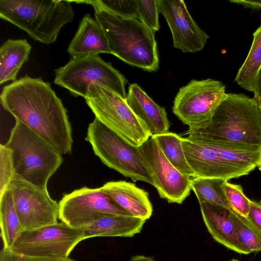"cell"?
<instances>
[{
	"mask_svg": "<svg viewBox=\"0 0 261 261\" xmlns=\"http://www.w3.org/2000/svg\"><path fill=\"white\" fill-rule=\"evenodd\" d=\"M95 19L106 34L112 54L127 64L156 71L159 58L155 32L137 19L124 18L93 6Z\"/></svg>",
	"mask_w": 261,
	"mask_h": 261,
	"instance_id": "cell-3",
	"label": "cell"
},
{
	"mask_svg": "<svg viewBox=\"0 0 261 261\" xmlns=\"http://www.w3.org/2000/svg\"><path fill=\"white\" fill-rule=\"evenodd\" d=\"M4 109L61 154L71 152L72 128L62 100L48 82L28 75L5 86Z\"/></svg>",
	"mask_w": 261,
	"mask_h": 261,
	"instance_id": "cell-1",
	"label": "cell"
},
{
	"mask_svg": "<svg viewBox=\"0 0 261 261\" xmlns=\"http://www.w3.org/2000/svg\"><path fill=\"white\" fill-rule=\"evenodd\" d=\"M168 161L181 173L195 177V173L186 159L181 144L182 138L172 133L152 136Z\"/></svg>",
	"mask_w": 261,
	"mask_h": 261,
	"instance_id": "cell-24",
	"label": "cell"
},
{
	"mask_svg": "<svg viewBox=\"0 0 261 261\" xmlns=\"http://www.w3.org/2000/svg\"><path fill=\"white\" fill-rule=\"evenodd\" d=\"M15 175L12 152L5 144L0 145V196L8 189Z\"/></svg>",
	"mask_w": 261,
	"mask_h": 261,
	"instance_id": "cell-30",
	"label": "cell"
},
{
	"mask_svg": "<svg viewBox=\"0 0 261 261\" xmlns=\"http://www.w3.org/2000/svg\"><path fill=\"white\" fill-rule=\"evenodd\" d=\"M199 204L205 225L215 241L239 254H250L239 240L235 225L230 216V208L206 203Z\"/></svg>",
	"mask_w": 261,
	"mask_h": 261,
	"instance_id": "cell-16",
	"label": "cell"
},
{
	"mask_svg": "<svg viewBox=\"0 0 261 261\" xmlns=\"http://www.w3.org/2000/svg\"><path fill=\"white\" fill-rule=\"evenodd\" d=\"M71 57L111 54L106 34L99 23L89 14H85L67 48Z\"/></svg>",
	"mask_w": 261,
	"mask_h": 261,
	"instance_id": "cell-19",
	"label": "cell"
},
{
	"mask_svg": "<svg viewBox=\"0 0 261 261\" xmlns=\"http://www.w3.org/2000/svg\"><path fill=\"white\" fill-rule=\"evenodd\" d=\"M229 2L242 5L245 8L253 10L261 9V0H229Z\"/></svg>",
	"mask_w": 261,
	"mask_h": 261,
	"instance_id": "cell-33",
	"label": "cell"
},
{
	"mask_svg": "<svg viewBox=\"0 0 261 261\" xmlns=\"http://www.w3.org/2000/svg\"><path fill=\"white\" fill-rule=\"evenodd\" d=\"M239 240L250 253L261 251V231L247 218L230 208Z\"/></svg>",
	"mask_w": 261,
	"mask_h": 261,
	"instance_id": "cell-26",
	"label": "cell"
},
{
	"mask_svg": "<svg viewBox=\"0 0 261 261\" xmlns=\"http://www.w3.org/2000/svg\"><path fill=\"white\" fill-rule=\"evenodd\" d=\"M59 219L72 228L82 229L107 214L132 216L99 188L86 187L63 196L59 203Z\"/></svg>",
	"mask_w": 261,
	"mask_h": 261,
	"instance_id": "cell-11",
	"label": "cell"
},
{
	"mask_svg": "<svg viewBox=\"0 0 261 261\" xmlns=\"http://www.w3.org/2000/svg\"><path fill=\"white\" fill-rule=\"evenodd\" d=\"M226 94L225 86L220 81L192 80L179 89L172 112L189 128L199 127L210 120Z\"/></svg>",
	"mask_w": 261,
	"mask_h": 261,
	"instance_id": "cell-10",
	"label": "cell"
},
{
	"mask_svg": "<svg viewBox=\"0 0 261 261\" xmlns=\"http://www.w3.org/2000/svg\"><path fill=\"white\" fill-rule=\"evenodd\" d=\"M82 230L61 222L38 228L24 230L9 250L14 253L39 257H68L83 241Z\"/></svg>",
	"mask_w": 261,
	"mask_h": 261,
	"instance_id": "cell-9",
	"label": "cell"
},
{
	"mask_svg": "<svg viewBox=\"0 0 261 261\" xmlns=\"http://www.w3.org/2000/svg\"><path fill=\"white\" fill-rule=\"evenodd\" d=\"M159 12L171 32L174 48L183 53L202 50L209 38L192 17L182 0H158Z\"/></svg>",
	"mask_w": 261,
	"mask_h": 261,
	"instance_id": "cell-14",
	"label": "cell"
},
{
	"mask_svg": "<svg viewBox=\"0 0 261 261\" xmlns=\"http://www.w3.org/2000/svg\"><path fill=\"white\" fill-rule=\"evenodd\" d=\"M97 6L118 16L124 18L138 19L136 0H94L74 1Z\"/></svg>",
	"mask_w": 261,
	"mask_h": 261,
	"instance_id": "cell-27",
	"label": "cell"
},
{
	"mask_svg": "<svg viewBox=\"0 0 261 261\" xmlns=\"http://www.w3.org/2000/svg\"><path fill=\"white\" fill-rule=\"evenodd\" d=\"M247 218L261 231V200H251Z\"/></svg>",
	"mask_w": 261,
	"mask_h": 261,
	"instance_id": "cell-32",
	"label": "cell"
},
{
	"mask_svg": "<svg viewBox=\"0 0 261 261\" xmlns=\"http://www.w3.org/2000/svg\"><path fill=\"white\" fill-rule=\"evenodd\" d=\"M116 204L131 215L145 220L150 218L153 208L147 192L125 181H109L100 187Z\"/></svg>",
	"mask_w": 261,
	"mask_h": 261,
	"instance_id": "cell-18",
	"label": "cell"
},
{
	"mask_svg": "<svg viewBox=\"0 0 261 261\" xmlns=\"http://www.w3.org/2000/svg\"><path fill=\"white\" fill-rule=\"evenodd\" d=\"M0 226L3 249L9 250L16 238L24 230L9 188L0 196Z\"/></svg>",
	"mask_w": 261,
	"mask_h": 261,
	"instance_id": "cell-22",
	"label": "cell"
},
{
	"mask_svg": "<svg viewBox=\"0 0 261 261\" xmlns=\"http://www.w3.org/2000/svg\"><path fill=\"white\" fill-rule=\"evenodd\" d=\"M258 167L259 170L261 171V159H260V164Z\"/></svg>",
	"mask_w": 261,
	"mask_h": 261,
	"instance_id": "cell-36",
	"label": "cell"
},
{
	"mask_svg": "<svg viewBox=\"0 0 261 261\" xmlns=\"http://www.w3.org/2000/svg\"><path fill=\"white\" fill-rule=\"evenodd\" d=\"M139 147L160 197L169 203L181 204L192 190L190 177L181 173L168 161L152 137Z\"/></svg>",
	"mask_w": 261,
	"mask_h": 261,
	"instance_id": "cell-13",
	"label": "cell"
},
{
	"mask_svg": "<svg viewBox=\"0 0 261 261\" xmlns=\"http://www.w3.org/2000/svg\"><path fill=\"white\" fill-rule=\"evenodd\" d=\"M85 140L108 167L134 181H143L154 187L152 173L139 147L128 143L97 118L89 124Z\"/></svg>",
	"mask_w": 261,
	"mask_h": 261,
	"instance_id": "cell-6",
	"label": "cell"
},
{
	"mask_svg": "<svg viewBox=\"0 0 261 261\" xmlns=\"http://www.w3.org/2000/svg\"><path fill=\"white\" fill-rule=\"evenodd\" d=\"M24 230L57 223L59 203L50 196L47 189L31 184L15 175L8 188Z\"/></svg>",
	"mask_w": 261,
	"mask_h": 261,
	"instance_id": "cell-12",
	"label": "cell"
},
{
	"mask_svg": "<svg viewBox=\"0 0 261 261\" xmlns=\"http://www.w3.org/2000/svg\"><path fill=\"white\" fill-rule=\"evenodd\" d=\"M126 100L151 137L169 132L170 123L165 108L155 102L137 84L129 85Z\"/></svg>",
	"mask_w": 261,
	"mask_h": 261,
	"instance_id": "cell-17",
	"label": "cell"
},
{
	"mask_svg": "<svg viewBox=\"0 0 261 261\" xmlns=\"http://www.w3.org/2000/svg\"><path fill=\"white\" fill-rule=\"evenodd\" d=\"M54 83L76 97L85 98L91 84L106 86L126 99L127 80L110 62L98 55L71 57L64 66L55 70Z\"/></svg>",
	"mask_w": 261,
	"mask_h": 261,
	"instance_id": "cell-8",
	"label": "cell"
},
{
	"mask_svg": "<svg viewBox=\"0 0 261 261\" xmlns=\"http://www.w3.org/2000/svg\"><path fill=\"white\" fill-rule=\"evenodd\" d=\"M11 151L15 175L44 189L63 159L45 140L18 121L5 144Z\"/></svg>",
	"mask_w": 261,
	"mask_h": 261,
	"instance_id": "cell-5",
	"label": "cell"
},
{
	"mask_svg": "<svg viewBox=\"0 0 261 261\" xmlns=\"http://www.w3.org/2000/svg\"><path fill=\"white\" fill-rule=\"evenodd\" d=\"M84 98L95 118L132 145L139 147L151 137L126 99L109 88L91 84Z\"/></svg>",
	"mask_w": 261,
	"mask_h": 261,
	"instance_id": "cell-7",
	"label": "cell"
},
{
	"mask_svg": "<svg viewBox=\"0 0 261 261\" xmlns=\"http://www.w3.org/2000/svg\"><path fill=\"white\" fill-rule=\"evenodd\" d=\"M146 220L134 216L105 215L81 229L83 240L93 237H133L141 232Z\"/></svg>",
	"mask_w": 261,
	"mask_h": 261,
	"instance_id": "cell-20",
	"label": "cell"
},
{
	"mask_svg": "<svg viewBox=\"0 0 261 261\" xmlns=\"http://www.w3.org/2000/svg\"><path fill=\"white\" fill-rule=\"evenodd\" d=\"M224 181L212 178H192L191 189L194 192L199 204L206 203L230 208L221 188V185Z\"/></svg>",
	"mask_w": 261,
	"mask_h": 261,
	"instance_id": "cell-25",
	"label": "cell"
},
{
	"mask_svg": "<svg viewBox=\"0 0 261 261\" xmlns=\"http://www.w3.org/2000/svg\"><path fill=\"white\" fill-rule=\"evenodd\" d=\"M138 19L149 29L156 32L160 29L158 0H136Z\"/></svg>",
	"mask_w": 261,
	"mask_h": 261,
	"instance_id": "cell-29",
	"label": "cell"
},
{
	"mask_svg": "<svg viewBox=\"0 0 261 261\" xmlns=\"http://www.w3.org/2000/svg\"><path fill=\"white\" fill-rule=\"evenodd\" d=\"M128 261H155L152 257L144 255H135L130 257Z\"/></svg>",
	"mask_w": 261,
	"mask_h": 261,
	"instance_id": "cell-35",
	"label": "cell"
},
{
	"mask_svg": "<svg viewBox=\"0 0 261 261\" xmlns=\"http://www.w3.org/2000/svg\"><path fill=\"white\" fill-rule=\"evenodd\" d=\"M253 93L254 95L253 98L257 102L261 109V68L257 77L255 88Z\"/></svg>",
	"mask_w": 261,
	"mask_h": 261,
	"instance_id": "cell-34",
	"label": "cell"
},
{
	"mask_svg": "<svg viewBox=\"0 0 261 261\" xmlns=\"http://www.w3.org/2000/svg\"><path fill=\"white\" fill-rule=\"evenodd\" d=\"M253 37L250 50L237 74L235 82L242 88L254 92L261 68V25L254 32Z\"/></svg>",
	"mask_w": 261,
	"mask_h": 261,
	"instance_id": "cell-23",
	"label": "cell"
},
{
	"mask_svg": "<svg viewBox=\"0 0 261 261\" xmlns=\"http://www.w3.org/2000/svg\"><path fill=\"white\" fill-rule=\"evenodd\" d=\"M181 144L187 162L195 173V177L228 180L250 173L225 160L213 143L195 142L187 138H182Z\"/></svg>",
	"mask_w": 261,
	"mask_h": 261,
	"instance_id": "cell-15",
	"label": "cell"
},
{
	"mask_svg": "<svg viewBox=\"0 0 261 261\" xmlns=\"http://www.w3.org/2000/svg\"><path fill=\"white\" fill-rule=\"evenodd\" d=\"M221 188L230 208L240 215L247 218L251 200L245 195L242 187L224 180Z\"/></svg>",
	"mask_w": 261,
	"mask_h": 261,
	"instance_id": "cell-28",
	"label": "cell"
},
{
	"mask_svg": "<svg viewBox=\"0 0 261 261\" xmlns=\"http://www.w3.org/2000/svg\"><path fill=\"white\" fill-rule=\"evenodd\" d=\"M189 139L236 146H261V109L253 98L226 93L210 120L190 127Z\"/></svg>",
	"mask_w": 261,
	"mask_h": 261,
	"instance_id": "cell-2",
	"label": "cell"
},
{
	"mask_svg": "<svg viewBox=\"0 0 261 261\" xmlns=\"http://www.w3.org/2000/svg\"><path fill=\"white\" fill-rule=\"evenodd\" d=\"M70 1L1 0L0 17L27 33L34 40L54 43L62 28L71 22Z\"/></svg>",
	"mask_w": 261,
	"mask_h": 261,
	"instance_id": "cell-4",
	"label": "cell"
},
{
	"mask_svg": "<svg viewBox=\"0 0 261 261\" xmlns=\"http://www.w3.org/2000/svg\"><path fill=\"white\" fill-rule=\"evenodd\" d=\"M0 261H74L68 257H39L21 255L3 249L0 252Z\"/></svg>",
	"mask_w": 261,
	"mask_h": 261,
	"instance_id": "cell-31",
	"label": "cell"
},
{
	"mask_svg": "<svg viewBox=\"0 0 261 261\" xmlns=\"http://www.w3.org/2000/svg\"><path fill=\"white\" fill-rule=\"evenodd\" d=\"M229 261H238V259H231V260H229Z\"/></svg>",
	"mask_w": 261,
	"mask_h": 261,
	"instance_id": "cell-37",
	"label": "cell"
},
{
	"mask_svg": "<svg viewBox=\"0 0 261 261\" xmlns=\"http://www.w3.org/2000/svg\"><path fill=\"white\" fill-rule=\"evenodd\" d=\"M31 45L26 39H8L0 47V84L16 80L17 73L29 59Z\"/></svg>",
	"mask_w": 261,
	"mask_h": 261,
	"instance_id": "cell-21",
	"label": "cell"
}]
</instances>
